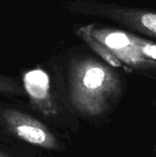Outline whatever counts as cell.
Masks as SVG:
<instances>
[{"instance_id":"277c9868","label":"cell","mask_w":156,"mask_h":157,"mask_svg":"<svg viewBox=\"0 0 156 157\" xmlns=\"http://www.w3.org/2000/svg\"><path fill=\"white\" fill-rule=\"evenodd\" d=\"M23 86L31 104L43 115L51 117L57 114V107L51 92L50 78L41 69H33L24 74Z\"/></svg>"},{"instance_id":"52a82bcc","label":"cell","mask_w":156,"mask_h":157,"mask_svg":"<svg viewBox=\"0 0 156 157\" xmlns=\"http://www.w3.org/2000/svg\"><path fill=\"white\" fill-rule=\"evenodd\" d=\"M12 89V82L9 78L0 75V93H9Z\"/></svg>"},{"instance_id":"9c48e42d","label":"cell","mask_w":156,"mask_h":157,"mask_svg":"<svg viewBox=\"0 0 156 157\" xmlns=\"http://www.w3.org/2000/svg\"><path fill=\"white\" fill-rule=\"evenodd\" d=\"M152 157H156V146H154V154H153Z\"/></svg>"},{"instance_id":"6da1fadb","label":"cell","mask_w":156,"mask_h":157,"mask_svg":"<svg viewBox=\"0 0 156 157\" xmlns=\"http://www.w3.org/2000/svg\"><path fill=\"white\" fill-rule=\"evenodd\" d=\"M70 98L73 106L87 117H101L120 102L124 85L108 65L92 58L73 60L69 71Z\"/></svg>"},{"instance_id":"3957f363","label":"cell","mask_w":156,"mask_h":157,"mask_svg":"<svg viewBox=\"0 0 156 157\" xmlns=\"http://www.w3.org/2000/svg\"><path fill=\"white\" fill-rule=\"evenodd\" d=\"M2 117L6 128L19 139L49 150L59 148L54 135L35 118L15 109H5Z\"/></svg>"},{"instance_id":"5b68a950","label":"cell","mask_w":156,"mask_h":157,"mask_svg":"<svg viewBox=\"0 0 156 157\" xmlns=\"http://www.w3.org/2000/svg\"><path fill=\"white\" fill-rule=\"evenodd\" d=\"M104 15L141 33L156 38V13L120 6L107 7Z\"/></svg>"},{"instance_id":"ba28073f","label":"cell","mask_w":156,"mask_h":157,"mask_svg":"<svg viewBox=\"0 0 156 157\" xmlns=\"http://www.w3.org/2000/svg\"><path fill=\"white\" fill-rule=\"evenodd\" d=\"M152 105H153V107H154V108L156 109V99L152 100Z\"/></svg>"},{"instance_id":"7a4b0ae2","label":"cell","mask_w":156,"mask_h":157,"mask_svg":"<svg viewBox=\"0 0 156 157\" xmlns=\"http://www.w3.org/2000/svg\"><path fill=\"white\" fill-rule=\"evenodd\" d=\"M94 38L106 46L123 64L144 75H156V63L148 60L142 52L141 38L120 29L98 28L90 25Z\"/></svg>"},{"instance_id":"8992f818","label":"cell","mask_w":156,"mask_h":157,"mask_svg":"<svg viewBox=\"0 0 156 157\" xmlns=\"http://www.w3.org/2000/svg\"><path fill=\"white\" fill-rule=\"evenodd\" d=\"M78 34L87 43V45L97 54H98L107 63H108L110 66L115 68L122 67L123 64L116 58V56L106 46H104L100 41H98L96 38L92 36L90 32V25L80 28L78 30Z\"/></svg>"},{"instance_id":"30bf717a","label":"cell","mask_w":156,"mask_h":157,"mask_svg":"<svg viewBox=\"0 0 156 157\" xmlns=\"http://www.w3.org/2000/svg\"><path fill=\"white\" fill-rule=\"evenodd\" d=\"M0 157H11V156H9V155H5V154L0 153Z\"/></svg>"}]
</instances>
